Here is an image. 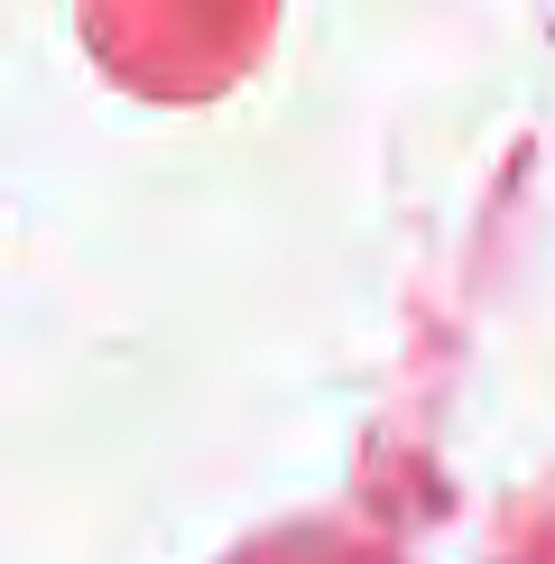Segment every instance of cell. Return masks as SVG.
I'll list each match as a JSON object with an SVG mask.
<instances>
[]
</instances>
